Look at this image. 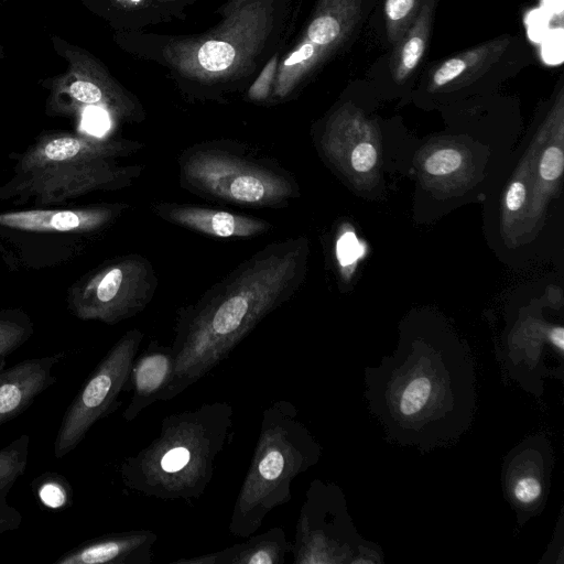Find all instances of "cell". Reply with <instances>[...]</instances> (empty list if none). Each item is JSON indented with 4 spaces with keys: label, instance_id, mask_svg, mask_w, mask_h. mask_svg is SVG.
Wrapping results in <instances>:
<instances>
[{
    "label": "cell",
    "instance_id": "24",
    "mask_svg": "<svg viewBox=\"0 0 564 564\" xmlns=\"http://www.w3.org/2000/svg\"><path fill=\"white\" fill-rule=\"evenodd\" d=\"M33 333L34 325L24 311L0 310V361L24 345Z\"/></svg>",
    "mask_w": 564,
    "mask_h": 564
},
{
    "label": "cell",
    "instance_id": "28",
    "mask_svg": "<svg viewBox=\"0 0 564 564\" xmlns=\"http://www.w3.org/2000/svg\"><path fill=\"white\" fill-rule=\"evenodd\" d=\"M278 55H273L271 59L265 64L256 82L251 85L248 97L252 100L265 99L271 90L272 83L275 79L278 72Z\"/></svg>",
    "mask_w": 564,
    "mask_h": 564
},
{
    "label": "cell",
    "instance_id": "23",
    "mask_svg": "<svg viewBox=\"0 0 564 564\" xmlns=\"http://www.w3.org/2000/svg\"><path fill=\"white\" fill-rule=\"evenodd\" d=\"M433 9V0H426L410 28L394 45L391 70L397 82L406 79L423 57L431 32Z\"/></svg>",
    "mask_w": 564,
    "mask_h": 564
},
{
    "label": "cell",
    "instance_id": "33",
    "mask_svg": "<svg viewBox=\"0 0 564 564\" xmlns=\"http://www.w3.org/2000/svg\"><path fill=\"white\" fill-rule=\"evenodd\" d=\"M554 50L562 56V31L558 35H553L547 39L543 47L544 59L549 63H555V61H558L554 54Z\"/></svg>",
    "mask_w": 564,
    "mask_h": 564
},
{
    "label": "cell",
    "instance_id": "31",
    "mask_svg": "<svg viewBox=\"0 0 564 564\" xmlns=\"http://www.w3.org/2000/svg\"><path fill=\"white\" fill-rule=\"evenodd\" d=\"M337 257L341 265L351 263L357 257V240L351 232H347L339 238Z\"/></svg>",
    "mask_w": 564,
    "mask_h": 564
},
{
    "label": "cell",
    "instance_id": "7",
    "mask_svg": "<svg viewBox=\"0 0 564 564\" xmlns=\"http://www.w3.org/2000/svg\"><path fill=\"white\" fill-rule=\"evenodd\" d=\"M361 539L348 514L345 496L333 482L310 484L295 527L294 564L377 563L381 555Z\"/></svg>",
    "mask_w": 564,
    "mask_h": 564
},
{
    "label": "cell",
    "instance_id": "27",
    "mask_svg": "<svg viewBox=\"0 0 564 564\" xmlns=\"http://www.w3.org/2000/svg\"><path fill=\"white\" fill-rule=\"evenodd\" d=\"M462 155L457 150L443 149L430 155L424 167L431 175H445L460 166Z\"/></svg>",
    "mask_w": 564,
    "mask_h": 564
},
{
    "label": "cell",
    "instance_id": "5",
    "mask_svg": "<svg viewBox=\"0 0 564 564\" xmlns=\"http://www.w3.org/2000/svg\"><path fill=\"white\" fill-rule=\"evenodd\" d=\"M180 185L206 199L253 208H282L297 195L291 173L241 144L208 141L178 156Z\"/></svg>",
    "mask_w": 564,
    "mask_h": 564
},
{
    "label": "cell",
    "instance_id": "32",
    "mask_svg": "<svg viewBox=\"0 0 564 564\" xmlns=\"http://www.w3.org/2000/svg\"><path fill=\"white\" fill-rule=\"evenodd\" d=\"M525 186L523 183L516 181L513 182L506 194V205L511 212L520 209L525 200Z\"/></svg>",
    "mask_w": 564,
    "mask_h": 564
},
{
    "label": "cell",
    "instance_id": "20",
    "mask_svg": "<svg viewBox=\"0 0 564 564\" xmlns=\"http://www.w3.org/2000/svg\"><path fill=\"white\" fill-rule=\"evenodd\" d=\"M291 542L281 527L260 534H251L246 541L219 551L180 558L171 564H283L291 553Z\"/></svg>",
    "mask_w": 564,
    "mask_h": 564
},
{
    "label": "cell",
    "instance_id": "8",
    "mask_svg": "<svg viewBox=\"0 0 564 564\" xmlns=\"http://www.w3.org/2000/svg\"><path fill=\"white\" fill-rule=\"evenodd\" d=\"M158 276L143 256L111 259L79 279L68 291L69 311L82 321L115 325L141 313L154 297Z\"/></svg>",
    "mask_w": 564,
    "mask_h": 564
},
{
    "label": "cell",
    "instance_id": "15",
    "mask_svg": "<svg viewBox=\"0 0 564 564\" xmlns=\"http://www.w3.org/2000/svg\"><path fill=\"white\" fill-rule=\"evenodd\" d=\"M152 210L167 223L217 238H252L272 228L261 218L193 204L159 202Z\"/></svg>",
    "mask_w": 564,
    "mask_h": 564
},
{
    "label": "cell",
    "instance_id": "10",
    "mask_svg": "<svg viewBox=\"0 0 564 564\" xmlns=\"http://www.w3.org/2000/svg\"><path fill=\"white\" fill-rule=\"evenodd\" d=\"M143 338L138 328L126 332L89 375L63 415L54 441L55 458L74 451L95 423L120 406L118 398L127 390Z\"/></svg>",
    "mask_w": 564,
    "mask_h": 564
},
{
    "label": "cell",
    "instance_id": "14",
    "mask_svg": "<svg viewBox=\"0 0 564 564\" xmlns=\"http://www.w3.org/2000/svg\"><path fill=\"white\" fill-rule=\"evenodd\" d=\"M549 448L538 437L519 445L505 465V485L518 514L539 510L546 498Z\"/></svg>",
    "mask_w": 564,
    "mask_h": 564
},
{
    "label": "cell",
    "instance_id": "34",
    "mask_svg": "<svg viewBox=\"0 0 564 564\" xmlns=\"http://www.w3.org/2000/svg\"><path fill=\"white\" fill-rule=\"evenodd\" d=\"M564 0H542V9L551 18L562 20Z\"/></svg>",
    "mask_w": 564,
    "mask_h": 564
},
{
    "label": "cell",
    "instance_id": "17",
    "mask_svg": "<svg viewBox=\"0 0 564 564\" xmlns=\"http://www.w3.org/2000/svg\"><path fill=\"white\" fill-rule=\"evenodd\" d=\"M126 204L70 209H31L0 214V226L26 231L90 232L110 225Z\"/></svg>",
    "mask_w": 564,
    "mask_h": 564
},
{
    "label": "cell",
    "instance_id": "36",
    "mask_svg": "<svg viewBox=\"0 0 564 564\" xmlns=\"http://www.w3.org/2000/svg\"><path fill=\"white\" fill-rule=\"evenodd\" d=\"M118 3L124 6V7H135L143 0H116Z\"/></svg>",
    "mask_w": 564,
    "mask_h": 564
},
{
    "label": "cell",
    "instance_id": "1",
    "mask_svg": "<svg viewBox=\"0 0 564 564\" xmlns=\"http://www.w3.org/2000/svg\"><path fill=\"white\" fill-rule=\"evenodd\" d=\"M303 238L273 241L241 262L176 316L171 348L169 401L209 373L300 286L305 269Z\"/></svg>",
    "mask_w": 564,
    "mask_h": 564
},
{
    "label": "cell",
    "instance_id": "38",
    "mask_svg": "<svg viewBox=\"0 0 564 564\" xmlns=\"http://www.w3.org/2000/svg\"><path fill=\"white\" fill-rule=\"evenodd\" d=\"M161 2H169V1H175V0H159Z\"/></svg>",
    "mask_w": 564,
    "mask_h": 564
},
{
    "label": "cell",
    "instance_id": "9",
    "mask_svg": "<svg viewBox=\"0 0 564 564\" xmlns=\"http://www.w3.org/2000/svg\"><path fill=\"white\" fill-rule=\"evenodd\" d=\"M52 46L66 62L63 74L45 79L47 108L57 115L75 116L99 111L115 121H135L139 105L88 51L52 35Z\"/></svg>",
    "mask_w": 564,
    "mask_h": 564
},
{
    "label": "cell",
    "instance_id": "29",
    "mask_svg": "<svg viewBox=\"0 0 564 564\" xmlns=\"http://www.w3.org/2000/svg\"><path fill=\"white\" fill-rule=\"evenodd\" d=\"M564 167L563 151L557 147H549L542 154L539 172L543 180L554 181L558 178Z\"/></svg>",
    "mask_w": 564,
    "mask_h": 564
},
{
    "label": "cell",
    "instance_id": "21",
    "mask_svg": "<svg viewBox=\"0 0 564 564\" xmlns=\"http://www.w3.org/2000/svg\"><path fill=\"white\" fill-rule=\"evenodd\" d=\"M507 39H497L444 61L432 74L434 88H442L481 75L502 54Z\"/></svg>",
    "mask_w": 564,
    "mask_h": 564
},
{
    "label": "cell",
    "instance_id": "18",
    "mask_svg": "<svg viewBox=\"0 0 564 564\" xmlns=\"http://www.w3.org/2000/svg\"><path fill=\"white\" fill-rule=\"evenodd\" d=\"M156 541L148 529L108 533L63 553L54 564H151Z\"/></svg>",
    "mask_w": 564,
    "mask_h": 564
},
{
    "label": "cell",
    "instance_id": "2",
    "mask_svg": "<svg viewBox=\"0 0 564 564\" xmlns=\"http://www.w3.org/2000/svg\"><path fill=\"white\" fill-rule=\"evenodd\" d=\"M371 412L401 445L432 449L457 441L476 410L473 357L454 345H401L365 371Z\"/></svg>",
    "mask_w": 564,
    "mask_h": 564
},
{
    "label": "cell",
    "instance_id": "13",
    "mask_svg": "<svg viewBox=\"0 0 564 564\" xmlns=\"http://www.w3.org/2000/svg\"><path fill=\"white\" fill-rule=\"evenodd\" d=\"M143 144L83 134H46L41 137L20 159L17 174L34 169L69 162L113 160L128 156Z\"/></svg>",
    "mask_w": 564,
    "mask_h": 564
},
{
    "label": "cell",
    "instance_id": "16",
    "mask_svg": "<svg viewBox=\"0 0 564 564\" xmlns=\"http://www.w3.org/2000/svg\"><path fill=\"white\" fill-rule=\"evenodd\" d=\"M65 357V352H57L0 368V425L23 413L56 382L54 367Z\"/></svg>",
    "mask_w": 564,
    "mask_h": 564
},
{
    "label": "cell",
    "instance_id": "3",
    "mask_svg": "<svg viewBox=\"0 0 564 564\" xmlns=\"http://www.w3.org/2000/svg\"><path fill=\"white\" fill-rule=\"evenodd\" d=\"M234 425V408L223 401L166 415L151 443L121 463L123 485L160 500L199 498Z\"/></svg>",
    "mask_w": 564,
    "mask_h": 564
},
{
    "label": "cell",
    "instance_id": "30",
    "mask_svg": "<svg viewBox=\"0 0 564 564\" xmlns=\"http://www.w3.org/2000/svg\"><path fill=\"white\" fill-rule=\"evenodd\" d=\"M350 161L355 171L368 172L376 164L377 151L368 142L360 143L352 150Z\"/></svg>",
    "mask_w": 564,
    "mask_h": 564
},
{
    "label": "cell",
    "instance_id": "6",
    "mask_svg": "<svg viewBox=\"0 0 564 564\" xmlns=\"http://www.w3.org/2000/svg\"><path fill=\"white\" fill-rule=\"evenodd\" d=\"M223 12L221 22L209 33L165 46V59L181 75L213 83L251 69L273 29V0H229Z\"/></svg>",
    "mask_w": 564,
    "mask_h": 564
},
{
    "label": "cell",
    "instance_id": "4",
    "mask_svg": "<svg viewBox=\"0 0 564 564\" xmlns=\"http://www.w3.org/2000/svg\"><path fill=\"white\" fill-rule=\"evenodd\" d=\"M322 447L299 417L291 401L268 405L249 468L239 489L228 530L248 538L262 527L265 517L291 500L292 481L321 458Z\"/></svg>",
    "mask_w": 564,
    "mask_h": 564
},
{
    "label": "cell",
    "instance_id": "11",
    "mask_svg": "<svg viewBox=\"0 0 564 564\" xmlns=\"http://www.w3.org/2000/svg\"><path fill=\"white\" fill-rule=\"evenodd\" d=\"M137 165H118L113 160L69 162L18 173L0 188V198L30 199L52 204L94 191L126 187L140 175Z\"/></svg>",
    "mask_w": 564,
    "mask_h": 564
},
{
    "label": "cell",
    "instance_id": "22",
    "mask_svg": "<svg viewBox=\"0 0 564 564\" xmlns=\"http://www.w3.org/2000/svg\"><path fill=\"white\" fill-rule=\"evenodd\" d=\"M30 435L21 434L0 448V536L20 527L21 513L10 506L7 497L24 474L29 460Z\"/></svg>",
    "mask_w": 564,
    "mask_h": 564
},
{
    "label": "cell",
    "instance_id": "12",
    "mask_svg": "<svg viewBox=\"0 0 564 564\" xmlns=\"http://www.w3.org/2000/svg\"><path fill=\"white\" fill-rule=\"evenodd\" d=\"M361 0H321L304 37L278 66L273 93L288 96L326 55L350 33L360 13Z\"/></svg>",
    "mask_w": 564,
    "mask_h": 564
},
{
    "label": "cell",
    "instance_id": "35",
    "mask_svg": "<svg viewBox=\"0 0 564 564\" xmlns=\"http://www.w3.org/2000/svg\"><path fill=\"white\" fill-rule=\"evenodd\" d=\"M549 340L558 350L560 354L564 351V328L562 326L553 327L549 333Z\"/></svg>",
    "mask_w": 564,
    "mask_h": 564
},
{
    "label": "cell",
    "instance_id": "25",
    "mask_svg": "<svg viewBox=\"0 0 564 564\" xmlns=\"http://www.w3.org/2000/svg\"><path fill=\"white\" fill-rule=\"evenodd\" d=\"M421 0H384L387 34L395 45L415 19Z\"/></svg>",
    "mask_w": 564,
    "mask_h": 564
},
{
    "label": "cell",
    "instance_id": "26",
    "mask_svg": "<svg viewBox=\"0 0 564 564\" xmlns=\"http://www.w3.org/2000/svg\"><path fill=\"white\" fill-rule=\"evenodd\" d=\"M33 489L41 502L48 508L59 509L72 503V488L61 475H41L33 481Z\"/></svg>",
    "mask_w": 564,
    "mask_h": 564
},
{
    "label": "cell",
    "instance_id": "37",
    "mask_svg": "<svg viewBox=\"0 0 564 564\" xmlns=\"http://www.w3.org/2000/svg\"><path fill=\"white\" fill-rule=\"evenodd\" d=\"M4 57H6L4 50H3V47L0 45V61H2Z\"/></svg>",
    "mask_w": 564,
    "mask_h": 564
},
{
    "label": "cell",
    "instance_id": "19",
    "mask_svg": "<svg viewBox=\"0 0 564 564\" xmlns=\"http://www.w3.org/2000/svg\"><path fill=\"white\" fill-rule=\"evenodd\" d=\"M175 370V358L170 346L156 340L149 343L141 355L133 360L127 390L132 392L130 402L123 411L127 422L133 421L145 408L163 401Z\"/></svg>",
    "mask_w": 564,
    "mask_h": 564
}]
</instances>
